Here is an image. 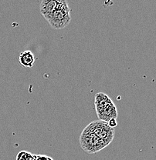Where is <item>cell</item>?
Masks as SVG:
<instances>
[{
    "instance_id": "1",
    "label": "cell",
    "mask_w": 156,
    "mask_h": 160,
    "mask_svg": "<svg viewBox=\"0 0 156 160\" xmlns=\"http://www.w3.org/2000/svg\"><path fill=\"white\" fill-rule=\"evenodd\" d=\"M80 143L82 149L88 153H96L106 147L105 143L92 132L83 129L80 137Z\"/></svg>"
},
{
    "instance_id": "2",
    "label": "cell",
    "mask_w": 156,
    "mask_h": 160,
    "mask_svg": "<svg viewBox=\"0 0 156 160\" xmlns=\"http://www.w3.org/2000/svg\"><path fill=\"white\" fill-rule=\"evenodd\" d=\"M85 129L96 135L99 139L105 143L106 146L111 142L115 136L114 129L109 127L107 122L100 121V120L92 122L88 126H87V127H85Z\"/></svg>"
},
{
    "instance_id": "3",
    "label": "cell",
    "mask_w": 156,
    "mask_h": 160,
    "mask_svg": "<svg viewBox=\"0 0 156 160\" xmlns=\"http://www.w3.org/2000/svg\"><path fill=\"white\" fill-rule=\"evenodd\" d=\"M45 19L53 29H62L67 27L71 21L70 9H56L46 16Z\"/></svg>"
},
{
    "instance_id": "4",
    "label": "cell",
    "mask_w": 156,
    "mask_h": 160,
    "mask_svg": "<svg viewBox=\"0 0 156 160\" xmlns=\"http://www.w3.org/2000/svg\"><path fill=\"white\" fill-rule=\"evenodd\" d=\"M99 120L107 122L109 120L112 119H117V109L115 106V103L112 102L104 107L103 109L96 112Z\"/></svg>"
},
{
    "instance_id": "5",
    "label": "cell",
    "mask_w": 156,
    "mask_h": 160,
    "mask_svg": "<svg viewBox=\"0 0 156 160\" xmlns=\"http://www.w3.org/2000/svg\"><path fill=\"white\" fill-rule=\"evenodd\" d=\"M57 9V0H43L40 3V12L44 18Z\"/></svg>"
},
{
    "instance_id": "6",
    "label": "cell",
    "mask_w": 156,
    "mask_h": 160,
    "mask_svg": "<svg viewBox=\"0 0 156 160\" xmlns=\"http://www.w3.org/2000/svg\"><path fill=\"white\" fill-rule=\"evenodd\" d=\"M19 63L25 68H32L35 62V56L30 50L22 52L19 56Z\"/></svg>"
},
{
    "instance_id": "7",
    "label": "cell",
    "mask_w": 156,
    "mask_h": 160,
    "mask_svg": "<svg viewBox=\"0 0 156 160\" xmlns=\"http://www.w3.org/2000/svg\"><path fill=\"white\" fill-rule=\"evenodd\" d=\"M112 102H113V101L109 98V96L105 94V93L98 92L95 95L94 105L96 112L103 109L104 107H105L107 105L110 104Z\"/></svg>"
},
{
    "instance_id": "8",
    "label": "cell",
    "mask_w": 156,
    "mask_h": 160,
    "mask_svg": "<svg viewBox=\"0 0 156 160\" xmlns=\"http://www.w3.org/2000/svg\"><path fill=\"white\" fill-rule=\"evenodd\" d=\"M36 155L27 151H20L16 156V160H36Z\"/></svg>"
},
{
    "instance_id": "9",
    "label": "cell",
    "mask_w": 156,
    "mask_h": 160,
    "mask_svg": "<svg viewBox=\"0 0 156 160\" xmlns=\"http://www.w3.org/2000/svg\"><path fill=\"white\" fill-rule=\"evenodd\" d=\"M36 160H53V159L46 155H36Z\"/></svg>"
},
{
    "instance_id": "10",
    "label": "cell",
    "mask_w": 156,
    "mask_h": 160,
    "mask_svg": "<svg viewBox=\"0 0 156 160\" xmlns=\"http://www.w3.org/2000/svg\"><path fill=\"white\" fill-rule=\"evenodd\" d=\"M107 124H108L109 127H110L111 129H115V128L117 126V119H112L109 120V121L107 122Z\"/></svg>"
}]
</instances>
